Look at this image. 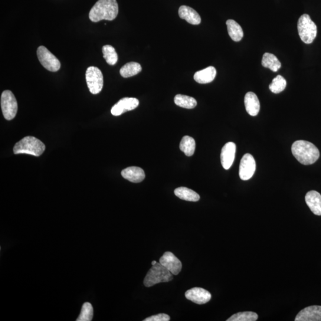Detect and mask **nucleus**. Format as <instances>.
I'll use <instances>...</instances> for the list:
<instances>
[{
  "label": "nucleus",
  "mask_w": 321,
  "mask_h": 321,
  "mask_svg": "<svg viewBox=\"0 0 321 321\" xmlns=\"http://www.w3.org/2000/svg\"><path fill=\"white\" fill-rule=\"evenodd\" d=\"M119 13V6L116 0H98L91 9L89 18L92 22H98L103 20L113 21Z\"/></svg>",
  "instance_id": "nucleus-1"
},
{
  "label": "nucleus",
  "mask_w": 321,
  "mask_h": 321,
  "mask_svg": "<svg viewBox=\"0 0 321 321\" xmlns=\"http://www.w3.org/2000/svg\"><path fill=\"white\" fill-rule=\"evenodd\" d=\"M293 155L303 165H311L319 159V149L312 143L306 140H297L291 146Z\"/></svg>",
  "instance_id": "nucleus-2"
},
{
  "label": "nucleus",
  "mask_w": 321,
  "mask_h": 321,
  "mask_svg": "<svg viewBox=\"0 0 321 321\" xmlns=\"http://www.w3.org/2000/svg\"><path fill=\"white\" fill-rule=\"evenodd\" d=\"M45 150L44 143L34 136H26L16 143L13 148L15 154L32 155L36 156H41Z\"/></svg>",
  "instance_id": "nucleus-3"
},
{
  "label": "nucleus",
  "mask_w": 321,
  "mask_h": 321,
  "mask_svg": "<svg viewBox=\"0 0 321 321\" xmlns=\"http://www.w3.org/2000/svg\"><path fill=\"white\" fill-rule=\"evenodd\" d=\"M173 278V274L163 265L157 263L147 273L143 283L146 287H150L158 283L170 282Z\"/></svg>",
  "instance_id": "nucleus-4"
},
{
  "label": "nucleus",
  "mask_w": 321,
  "mask_h": 321,
  "mask_svg": "<svg viewBox=\"0 0 321 321\" xmlns=\"http://www.w3.org/2000/svg\"><path fill=\"white\" fill-rule=\"evenodd\" d=\"M297 29L301 40L304 43H312L316 37L317 27L308 15L304 14L300 16L297 23Z\"/></svg>",
  "instance_id": "nucleus-5"
},
{
  "label": "nucleus",
  "mask_w": 321,
  "mask_h": 321,
  "mask_svg": "<svg viewBox=\"0 0 321 321\" xmlns=\"http://www.w3.org/2000/svg\"><path fill=\"white\" fill-rule=\"evenodd\" d=\"M1 107L3 116L8 120H12L18 112V103L14 94L9 90L3 92L1 97Z\"/></svg>",
  "instance_id": "nucleus-6"
},
{
  "label": "nucleus",
  "mask_w": 321,
  "mask_h": 321,
  "mask_svg": "<svg viewBox=\"0 0 321 321\" xmlns=\"http://www.w3.org/2000/svg\"><path fill=\"white\" fill-rule=\"evenodd\" d=\"M86 81L91 94H99L103 90L104 78L102 72L98 67L91 66L86 71Z\"/></svg>",
  "instance_id": "nucleus-7"
},
{
  "label": "nucleus",
  "mask_w": 321,
  "mask_h": 321,
  "mask_svg": "<svg viewBox=\"0 0 321 321\" xmlns=\"http://www.w3.org/2000/svg\"><path fill=\"white\" fill-rule=\"evenodd\" d=\"M37 56L39 61L45 69L52 72L57 71L60 69L61 67L60 61L44 46L38 47Z\"/></svg>",
  "instance_id": "nucleus-8"
},
{
  "label": "nucleus",
  "mask_w": 321,
  "mask_h": 321,
  "mask_svg": "<svg viewBox=\"0 0 321 321\" xmlns=\"http://www.w3.org/2000/svg\"><path fill=\"white\" fill-rule=\"evenodd\" d=\"M256 170V162L254 156L247 153L241 159L239 166V176L242 180H248L253 177Z\"/></svg>",
  "instance_id": "nucleus-9"
},
{
  "label": "nucleus",
  "mask_w": 321,
  "mask_h": 321,
  "mask_svg": "<svg viewBox=\"0 0 321 321\" xmlns=\"http://www.w3.org/2000/svg\"><path fill=\"white\" fill-rule=\"evenodd\" d=\"M139 101L135 98H123L111 109V113L114 116H119L127 111H132L138 107Z\"/></svg>",
  "instance_id": "nucleus-10"
},
{
  "label": "nucleus",
  "mask_w": 321,
  "mask_h": 321,
  "mask_svg": "<svg viewBox=\"0 0 321 321\" xmlns=\"http://www.w3.org/2000/svg\"><path fill=\"white\" fill-rule=\"evenodd\" d=\"M159 263L175 276L178 275L182 270L181 261L172 252H165L159 259Z\"/></svg>",
  "instance_id": "nucleus-11"
},
{
  "label": "nucleus",
  "mask_w": 321,
  "mask_h": 321,
  "mask_svg": "<svg viewBox=\"0 0 321 321\" xmlns=\"http://www.w3.org/2000/svg\"><path fill=\"white\" fill-rule=\"evenodd\" d=\"M185 296L187 299L198 304L208 303L211 299V294L208 291L202 288L194 287L186 291Z\"/></svg>",
  "instance_id": "nucleus-12"
},
{
  "label": "nucleus",
  "mask_w": 321,
  "mask_h": 321,
  "mask_svg": "<svg viewBox=\"0 0 321 321\" xmlns=\"http://www.w3.org/2000/svg\"><path fill=\"white\" fill-rule=\"evenodd\" d=\"M236 145L233 142H228L222 148L221 162L225 170H228L231 167L235 158Z\"/></svg>",
  "instance_id": "nucleus-13"
},
{
  "label": "nucleus",
  "mask_w": 321,
  "mask_h": 321,
  "mask_svg": "<svg viewBox=\"0 0 321 321\" xmlns=\"http://www.w3.org/2000/svg\"><path fill=\"white\" fill-rule=\"evenodd\" d=\"M295 321H321V306L306 307L297 314Z\"/></svg>",
  "instance_id": "nucleus-14"
},
{
  "label": "nucleus",
  "mask_w": 321,
  "mask_h": 321,
  "mask_svg": "<svg viewBox=\"0 0 321 321\" xmlns=\"http://www.w3.org/2000/svg\"><path fill=\"white\" fill-rule=\"evenodd\" d=\"M245 106L248 113L252 116L258 115L260 110V103L257 95L249 92L245 97Z\"/></svg>",
  "instance_id": "nucleus-15"
},
{
  "label": "nucleus",
  "mask_w": 321,
  "mask_h": 321,
  "mask_svg": "<svg viewBox=\"0 0 321 321\" xmlns=\"http://www.w3.org/2000/svg\"><path fill=\"white\" fill-rule=\"evenodd\" d=\"M180 18L185 19L190 24L198 25L201 24V18L198 12L189 6H182L179 9Z\"/></svg>",
  "instance_id": "nucleus-16"
},
{
  "label": "nucleus",
  "mask_w": 321,
  "mask_h": 321,
  "mask_svg": "<svg viewBox=\"0 0 321 321\" xmlns=\"http://www.w3.org/2000/svg\"><path fill=\"white\" fill-rule=\"evenodd\" d=\"M305 201L311 211L316 215H321V195L315 191H311L306 193Z\"/></svg>",
  "instance_id": "nucleus-17"
},
{
  "label": "nucleus",
  "mask_w": 321,
  "mask_h": 321,
  "mask_svg": "<svg viewBox=\"0 0 321 321\" xmlns=\"http://www.w3.org/2000/svg\"><path fill=\"white\" fill-rule=\"evenodd\" d=\"M123 178L133 183H140L145 178L143 169L137 167H130L122 172Z\"/></svg>",
  "instance_id": "nucleus-18"
},
{
  "label": "nucleus",
  "mask_w": 321,
  "mask_h": 321,
  "mask_svg": "<svg viewBox=\"0 0 321 321\" xmlns=\"http://www.w3.org/2000/svg\"><path fill=\"white\" fill-rule=\"evenodd\" d=\"M217 75V70L213 66H209L198 71L194 75V79L199 84H206L212 83Z\"/></svg>",
  "instance_id": "nucleus-19"
},
{
  "label": "nucleus",
  "mask_w": 321,
  "mask_h": 321,
  "mask_svg": "<svg viewBox=\"0 0 321 321\" xmlns=\"http://www.w3.org/2000/svg\"><path fill=\"white\" fill-rule=\"evenodd\" d=\"M229 36L235 42H239L244 37V31L240 25L234 20H228L226 22Z\"/></svg>",
  "instance_id": "nucleus-20"
},
{
  "label": "nucleus",
  "mask_w": 321,
  "mask_h": 321,
  "mask_svg": "<svg viewBox=\"0 0 321 321\" xmlns=\"http://www.w3.org/2000/svg\"><path fill=\"white\" fill-rule=\"evenodd\" d=\"M175 194L180 199L186 201L197 202L200 199V196L197 193L185 187H180L176 189Z\"/></svg>",
  "instance_id": "nucleus-21"
},
{
  "label": "nucleus",
  "mask_w": 321,
  "mask_h": 321,
  "mask_svg": "<svg viewBox=\"0 0 321 321\" xmlns=\"http://www.w3.org/2000/svg\"><path fill=\"white\" fill-rule=\"evenodd\" d=\"M142 71V67L140 64L136 62H130L124 64L121 68L120 73L121 76L124 78H127L135 76Z\"/></svg>",
  "instance_id": "nucleus-22"
},
{
  "label": "nucleus",
  "mask_w": 321,
  "mask_h": 321,
  "mask_svg": "<svg viewBox=\"0 0 321 321\" xmlns=\"http://www.w3.org/2000/svg\"><path fill=\"white\" fill-rule=\"evenodd\" d=\"M262 65L264 67L270 68L271 70L274 72L277 71L281 67L280 61L278 60L276 55L268 52L264 54L263 60H262Z\"/></svg>",
  "instance_id": "nucleus-23"
},
{
  "label": "nucleus",
  "mask_w": 321,
  "mask_h": 321,
  "mask_svg": "<svg viewBox=\"0 0 321 321\" xmlns=\"http://www.w3.org/2000/svg\"><path fill=\"white\" fill-rule=\"evenodd\" d=\"M196 148L195 140L193 137L185 136L183 137L180 144V149L188 156L194 154Z\"/></svg>",
  "instance_id": "nucleus-24"
},
{
  "label": "nucleus",
  "mask_w": 321,
  "mask_h": 321,
  "mask_svg": "<svg viewBox=\"0 0 321 321\" xmlns=\"http://www.w3.org/2000/svg\"><path fill=\"white\" fill-rule=\"evenodd\" d=\"M175 104L177 106L187 109H192L197 105V101L194 98L178 94L175 97Z\"/></svg>",
  "instance_id": "nucleus-25"
},
{
  "label": "nucleus",
  "mask_w": 321,
  "mask_h": 321,
  "mask_svg": "<svg viewBox=\"0 0 321 321\" xmlns=\"http://www.w3.org/2000/svg\"><path fill=\"white\" fill-rule=\"evenodd\" d=\"M103 57L107 63L110 65H115L118 61V55L115 48L110 45H104L103 47Z\"/></svg>",
  "instance_id": "nucleus-26"
},
{
  "label": "nucleus",
  "mask_w": 321,
  "mask_h": 321,
  "mask_svg": "<svg viewBox=\"0 0 321 321\" xmlns=\"http://www.w3.org/2000/svg\"><path fill=\"white\" fill-rule=\"evenodd\" d=\"M287 82L281 75L274 78L272 83L270 85V90L274 94H279L283 92L286 87Z\"/></svg>",
  "instance_id": "nucleus-27"
},
{
  "label": "nucleus",
  "mask_w": 321,
  "mask_h": 321,
  "mask_svg": "<svg viewBox=\"0 0 321 321\" xmlns=\"http://www.w3.org/2000/svg\"><path fill=\"white\" fill-rule=\"evenodd\" d=\"M258 318V314L253 312H243L234 314L227 321H255Z\"/></svg>",
  "instance_id": "nucleus-28"
},
{
  "label": "nucleus",
  "mask_w": 321,
  "mask_h": 321,
  "mask_svg": "<svg viewBox=\"0 0 321 321\" xmlns=\"http://www.w3.org/2000/svg\"><path fill=\"white\" fill-rule=\"evenodd\" d=\"M94 316V309L90 303L86 302L82 307L79 316L77 317V321H91L93 320Z\"/></svg>",
  "instance_id": "nucleus-29"
},
{
  "label": "nucleus",
  "mask_w": 321,
  "mask_h": 321,
  "mask_svg": "<svg viewBox=\"0 0 321 321\" xmlns=\"http://www.w3.org/2000/svg\"><path fill=\"white\" fill-rule=\"evenodd\" d=\"M170 320V317L169 315L165 313H159L158 315L147 317L143 321H169Z\"/></svg>",
  "instance_id": "nucleus-30"
},
{
  "label": "nucleus",
  "mask_w": 321,
  "mask_h": 321,
  "mask_svg": "<svg viewBox=\"0 0 321 321\" xmlns=\"http://www.w3.org/2000/svg\"><path fill=\"white\" fill-rule=\"evenodd\" d=\"M156 263H156V261H153L152 262V265H155Z\"/></svg>",
  "instance_id": "nucleus-31"
}]
</instances>
